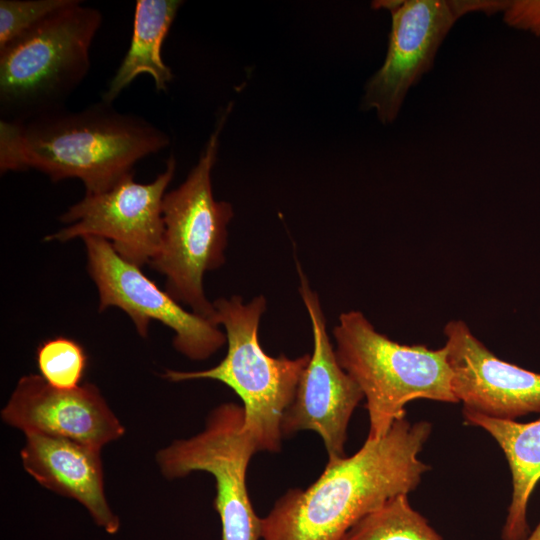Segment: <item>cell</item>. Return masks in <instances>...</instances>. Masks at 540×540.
I'll return each mask as SVG.
<instances>
[{"label":"cell","mask_w":540,"mask_h":540,"mask_svg":"<svg viewBox=\"0 0 540 540\" xmlns=\"http://www.w3.org/2000/svg\"><path fill=\"white\" fill-rule=\"evenodd\" d=\"M428 421L397 420L352 456L328 460L305 490L290 489L262 518V540H343L349 529L390 498L415 490L430 466L418 454Z\"/></svg>","instance_id":"obj_1"},{"label":"cell","mask_w":540,"mask_h":540,"mask_svg":"<svg viewBox=\"0 0 540 540\" xmlns=\"http://www.w3.org/2000/svg\"><path fill=\"white\" fill-rule=\"evenodd\" d=\"M168 135L103 100L26 121L0 120V172L35 169L52 182L79 179L86 194L113 187L143 158L166 148Z\"/></svg>","instance_id":"obj_2"},{"label":"cell","mask_w":540,"mask_h":540,"mask_svg":"<svg viewBox=\"0 0 540 540\" xmlns=\"http://www.w3.org/2000/svg\"><path fill=\"white\" fill-rule=\"evenodd\" d=\"M102 13L74 0L0 48V115L26 121L64 108L90 69Z\"/></svg>","instance_id":"obj_3"},{"label":"cell","mask_w":540,"mask_h":540,"mask_svg":"<svg viewBox=\"0 0 540 540\" xmlns=\"http://www.w3.org/2000/svg\"><path fill=\"white\" fill-rule=\"evenodd\" d=\"M213 305L214 321L226 332L228 349L223 360L206 370H166L163 377L171 382L211 379L225 384L243 402V430L257 452H278L283 415L293 401L310 355L290 359L265 353L258 339L259 322L266 309L262 295L247 304L235 295L219 298Z\"/></svg>","instance_id":"obj_4"},{"label":"cell","mask_w":540,"mask_h":540,"mask_svg":"<svg viewBox=\"0 0 540 540\" xmlns=\"http://www.w3.org/2000/svg\"><path fill=\"white\" fill-rule=\"evenodd\" d=\"M333 333L337 360L366 399L367 438L386 435L395 421L405 417L410 401L458 403L444 346L432 350L399 344L377 332L357 310L342 313Z\"/></svg>","instance_id":"obj_5"},{"label":"cell","mask_w":540,"mask_h":540,"mask_svg":"<svg viewBox=\"0 0 540 540\" xmlns=\"http://www.w3.org/2000/svg\"><path fill=\"white\" fill-rule=\"evenodd\" d=\"M228 106L194 168L185 181L165 194L162 204L164 232L150 266L166 277V291L191 311L214 321L215 308L205 296L203 277L225 262L227 225L232 206L216 201L211 171L217 157L219 135L230 111ZM215 322V321H214Z\"/></svg>","instance_id":"obj_6"},{"label":"cell","mask_w":540,"mask_h":540,"mask_svg":"<svg viewBox=\"0 0 540 540\" xmlns=\"http://www.w3.org/2000/svg\"><path fill=\"white\" fill-rule=\"evenodd\" d=\"M243 423V406L221 404L208 415L203 431L175 440L156 454L166 479L195 471L214 477L213 505L221 522V540H260L262 536V518L255 513L246 486L247 467L257 450Z\"/></svg>","instance_id":"obj_7"},{"label":"cell","mask_w":540,"mask_h":540,"mask_svg":"<svg viewBox=\"0 0 540 540\" xmlns=\"http://www.w3.org/2000/svg\"><path fill=\"white\" fill-rule=\"evenodd\" d=\"M82 240L88 272L98 290L99 312L121 309L141 337H147L151 321H159L174 331V348L192 360L209 358L227 342L214 321L185 310L140 267L123 259L109 241L94 236Z\"/></svg>","instance_id":"obj_8"},{"label":"cell","mask_w":540,"mask_h":540,"mask_svg":"<svg viewBox=\"0 0 540 540\" xmlns=\"http://www.w3.org/2000/svg\"><path fill=\"white\" fill-rule=\"evenodd\" d=\"M175 169L171 155L165 170L150 183H137L133 171L104 192L85 194L60 216L69 225L45 236L44 241L100 237L128 262L138 267L150 264L161 245L162 204Z\"/></svg>","instance_id":"obj_9"},{"label":"cell","mask_w":540,"mask_h":540,"mask_svg":"<svg viewBox=\"0 0 540 540\" xmlns=\"http://www.w3.org/2000/svg\"><path fill=\"white\" fill-rule=\"evenodd\" d=\"M298 266L299 292L309 314L313 352L303 370L292 403L286 409L283 436L311 430L322 438L329 460L345 457L347 427L354 409L364 398L358 384L340 366L326 329L318 294Z\"/></svg>","instance_id":"obj_10"},{"label":"cell","mask_w":540,"mask_h":540,"mask_svg":"<svg viewBox=\"0 0 540 540\" xmlns=\"http://www.w3.org/2000/svg\"><path fill=\"white\" fill-rule=\"evenodd\" d=\"M390 13L387 55L362 100V107L374 109L383 124L397 118L409 89L432 68L444 38L463 16L457 0H407Z\"/></svg>","instance_id":"obj_11"},{"label":"cell","mask_w":540,"mask_h":540,"mask_svg":"<svg viewBox=\"0 0 540 540\" xmlns=\"http://www.w3.org/2000/svg\"><path fill=\"white\" fill-rule=\"evenodd\" d=\"M444 335L451 389L464 410L504 420L540 413V373L499 359L463 320L449 321Z\"/></svg>","instance_id":"obj_12"},{"label":"cell","mask_w":540,"mask_h":540,"mask_svg":"<svg viewBox=\"0 0 540 540\" xmlns=\"http://www.w3.org/2000/svg\"><path fill=\"white\" fill-rule=\"evenodd\" d=\"M1 418L25 435L60 437L100 450L125 434L124 426L96 385L84 383L72 390H61L39 374L20 378L1 410Z\"/></svg>","instance_id":"obj_13"},{"label":"cell","mask_w":540,"mask_h":540,"mask_svg":"<svg viewBox=\"0 0 540 540\" xmlns=\"http://www.w3.org/2000/svg\"><path fill=\"white\" fill-rule=\"evenodd\" d=\"M23 468L42 487L80 503L95 524L110 535L120 529L104 491L101 450L65 438L25 435Z\"/></svg>","instance_id":"obj_14"},{"label":"cell","mask_w":540,"mask_h":540,"mask_svg":"<svg viewBox=\"0 0 540 540\" xmlns=\"http://www.w3.org/2000/svg\"><path fill=\"white\" fill-rule=\"evenodd\" d=\"M465 424L480 427L498 443L507 459L512 477V495L502 540H524L530 531L527 508L540 481V418L527 422L488 417L462 410Z\"/></svg>","instance_id":"obj_15"},{"label":"cell","mask_w":540,"mask_h":540,"mask_svg":"<svg viewBox=\"0 0 540 540\" xmlns=\"http://www.w3.org/2000/svg\"><path fill=\"white\" fill-rule=\"evenodd\" d=\"M182 5L179 0H138L129 49L109 81L102 100L112 104L142 73L149 74L157 91H166L174 75L161 57L164 39Z\"/></svg>","instance_id":"obj_16"},{"label":"cell","mask_w":540,"mask_h":540,"mask_svg":"<svg viewBox=\"0 0 540 540\" xmlns=\"http://www.w3.org/2000/svg\"><path fill=\"white\" fill-rule=\"evenodd\" d=\"M343 540H443L427 519L414 510L407 494L387 500L364 516Z\"/></svg>","instance_id":"obj_17"},{"label":"cell","mask_w":540,"mask_h":540,"mask_svg":"<svg viewBox=\"0 0 540 540\" xmlns=\"http://www.w3.org/2000/svg\"><path fill=\"white\" fill-rule=\"evenodd\" d=\"M87 360L81 344L63 336L43 341L36 350L39 375L49 385L61 390H72L81 385Z\"/></svg>","instance_id":"obj_18"},{"label":"cell","mask_w":540,"mask_h":540,"mask_svg":"<svg viewBox=\"0 0 540 540\" xmlns=\"http://www.w3.org/2000/svg\"><path fill=\"white\" fill-rule=\"evenodd\" d=\"M74 0H1L0 48Z\"/></svg>","instance_id":"obj_19"},{"label":"cell","mask_w":540,"mask_h":540,"mask_svg":"<svg viewBox=\"0 0 540 540\" xmlns=\"http://www.w3.org/2000/svg\"><path fill=\"white\" fill-rule=\"evenodd\" d=\"M503 19L512 28L529 31L540 37V0L508 1Z\"/></svg>","instance_id":"obj_20"},{"label":"cell","mask_w":540,"mask_h":540,"mask_svg":"<svg viewBox=\"0 0 540 540\" xmlns=\"http://www.w3.org/2000/svg\"><path fill=\"white\" fill-rule=\"evenodd\" d=\"M524 540H540V522Z\"/></svg>","instance_id":"obj_21"}]
</instances>
